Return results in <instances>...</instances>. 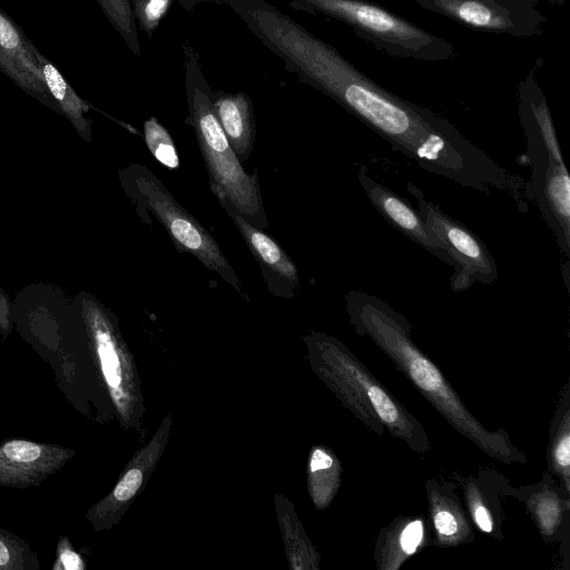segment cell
Returning a JSON list of instances; mask_svg holds the SVG:
<instances>
[{
  "instance_id": "4fadbf2b",
  "label": "cell",
  "mask_w": 570,
  "mask_h": 570,
  "mask_svg": "<svg viewBox=\"0 0 570 570\" xmlns=\"http://www.w3.org/2000/svg\"><path fill=\"white\" fill-rule=\"evenodd\" d=\"M358 180L371 203L392 226L453 266V261L449 256L444 244L419 212H415L396 194L371 179L363 169L358 174Z\"/></svg>"
},
{
  "instance_id": "44dd1931",
  "label": "cell",
  "mask_w": 570,
  "mask_h": 570,
  "mask_svg": "<svg viewBox=\"0 0 570 570\" xmlns=\"http://www.w3.org/2000/svg\"><path fill=\"white\" fill-rule=\"evenodd\" d=\"M33 52L43 76L46 87L55 102L76 122L82 124L83 101L77 96L72 87L51 60L41 53L37 47H35Z\"/></svg>"
},
{
  "instance_id": "5b68a950",
  "label": "cell",
  "mask_w": 570,
  "mask_h": 570,
  "mask_svg": "<svg viewBox=\"0 0 570 570\" xmlns=\"http://www.w3.org/2000/svg\"><path fill=\"white\" fill-rule=\"evenodd\" d=\"M125 185L142 222L153 215L180 253L193 255L207 269L217 274L243 298L242 283L208 230L171 195L161 180L145 165L132 164L124 173Z\"/></svg>"
},
{
  "instance_id": "277c9868",
  "label": "cell",
  "mask_w": 570,
  "mask_h": 570,
  "mask_svg": "<svg viewBox=\"0 0 570 570\" xmlns=\"http://www.w3.org/2000/svg\"><path fill=\"white\" fill-rule=\"evenodd\" d=\"M184 55L189 122L208 173L210 189L219 203H229L245 219L265 229L268 222L257 173L248 174L230 147L215 115L199 57L187 41Z\"/></svg>"
},
{
  "instance_id": "ffe728a7",
  "label": "cell",
  "mask_w": 570,
  "mask_h": 570,
  "mask_svg": "<svg viewBox=\"0 0 570 570\" xmlns=\"http://www.w3.org/2000/svg\"><path fill=\"white\" fill-rule=\"evenodd\" d=\"M548 463L552 473L560 480L562 492H570V405L569 392L564 393L559 410L551 424L548 449Z\"/></svg>"
},
{
  "instance_id": "6da1fadb",
  "label": "cell",
  "mask_w": 570,
  "mask_h": 570,
  "mask_svg": "<svg viewBox=\"0 0 570 570\" xmlns=\"http://www.w3.org/2000/svg\"><path fill=\"white\" fill-rule=\"evenodd\" d=\"M295 68L426 170L476 188L509 185L501 169L456 130L376 89L322 40L299 51Z\"/></svg>"
},
{
  "instance_id": "5bb4252c",
  "label": "cell",
  "mask_w": 570,
  "mask_h": 570,
  "mask_svg": "<svg viewBox=\"0 0 570 570\" xmlns=\"http://www.w3.org/2000/svg\"><path fill=\"white\" fill-rule=\"evenodd\" d=\"M429 514L434 529V544L454 547L471 542L473 528L450 482L425 483Z\"/></svg>"
},
{
  "instance_id": "e0dca14e",
  "label": "cell",
  "mask_w": 570,
  "mask_h": 570,
  "mask_svg": "<svg viewBox=\"0 0 570 570\" xmlns=\"http://www.w3.org/2000/svg\"><path fill=\"white\" fill-rule=\"evenodd\" d=\"M275 507L291 568L294 570L318 569V553L306 535L292 503L276 495Z\"/></svg>"
},
{
  "instance_id": "ac0fdd59",
  "label": "cell",
  "mask_w": 570,
  "mask_h": 570,
  "mask_svg": "<svg viewBox=\"0 0 570 570\" xmlns=\"http://www.w3.org/2000/svg\"><path fill=\"white\" fill-rule=\"evenodd\" d=\"M341 474L336 455L324 445H315L308 459L307 481L311 499L317 510L326 509L335 498Z\"/></svg>"
},
{
  "instance_id": "52a82bcc",
  "label": "cell",
  "mask_w": 570,
  "mask_h": 570,
  "mask_svg": "<svg viewBox=\"0 0 570 570\" xmlns=\"http://www.w3.org/2000/svg\"><path fill=\"white\" fill-rule=\"evenodd\" d=\"M407 188L417 199L419 214L444 244L453 261V289H465L474 282L491 284L497 281L495 262L481 240L469 228L426 200L421 190L413 185H407Z\"/></svg>"
},
{
  "instance_id": "d6986e66",
  "label": "cell",
  "mask_w": 570,
  "mask_h": 570,
  "mask_svg": "<svg viewBox=\"0 0 570 570\" xmlns=\"http://www.w3.org/2000/svg\"><path fill=\"white\" fill-rule=\"evenodd\" d=\"M562 493L552 481L542 480L525 500L535 524L548 540L559 534L563 514L569 509L568 497L562 498Z\"/></svg>"
},
{
  "instance_id": "2e32d148",
  "label": "cell",
  "mask_w": 570,
  "mask_h": 570,
  "mask_svg": "<svg viewBox=\"0 0 570 570\" xmlns=\"http://www.w3.org/2000/svg\"><path fill=\"white\" fill-rule=\"evenodd\" d=\"M425 522L421 518L396 519L380 534L375 559L383 570H396L425 542Z\"/></svg>"
},
{
  "instance_id": "7c38bea8",
  "label": "cell",
  "mask_w": 570,
  "mask_h": 570,
  "mask_svg": "<svg viewBox=\"0 0 570 570\" xmlns=\"http://www.w3.org/2000/svg\"><path fill=\"white\" fill-rule=\"evenodd\" d=\"M351 24L363 28L375 36L407 46L428 40L426 35L386 11L356 0H292Z\"/></svg>"
},
{
  "instance_id": "83f0119b",
  "label": "cell",
  "mask_w": 570,
  "mask_h": 570,
  "mask_svg": "<svg viewBox=\"0 0 570 570\" xmlns=\"http://www.w3.org/2000/svg\"><path fill=\"white\" fill-rule=\"evenodd\" d=\"M56 552L52 570H83L86 568L81 556L75 550L67 535L59 537Z\"/></svg>"
},
{
  "instance_id": "9a60e30c",
  "label": "cell",
  "mask_w": 570,
  "mask_h": 570,
  "mask_svg": "<svg viewBox=\"0 0 570 570\" xmlns=\"http://www.w3.org/2000/svg\"><path fill=\"white\" fill-rule=\"evenodd\" d=\"M210 100L215 115L240 163H246L252 154L256 124L253 105L245 92L229 94L213 91Z\"/></svg>"
},
{
  "instance_id": "484cf974",
  "label": "cell",
  "mask_w": 570,
  "mask_h": 570,
  "mask_svg": "<svg viewBox=\"0 0 570 570\" xmlns=\"http://www.w3.org/2000/svg\"><path fill=\"white\" fill-rule=\"evenodd\" d=\"M139 27L150 38L167 13L173 0H131Z\"/></svg>"
},
{
  "instance_id": "30bf717a",
  "label": "cell",
  "mask_w": 570,
  "mask_h": 570,
  "mask_svg": "<svg viewBox=\"0 0 570 570\" xmlns=\"http://www.w3.org/2000/svg\"><path fill=\"white\" fill-rule=\"evenodd\" d=\"M234 222L247 248L258 263L268 291L277 297L293 298L299 287L298 271L279 244L256 227L227 202L219 203Z\"/></svg>"
},
{
  "instance_id": "8fae6325",
  "label": "cell",
  "mask_w": 570,
  "mask_h": 570,
  "mask_svg": "<svg viewBox=\"0 0 570 570\" xmlns=\"http://www.w3.org/2000/svg\"><path fill=\"white\" fill-rule=\"evenodd\" d=\"M35 47L20 26L0 8V72L27 94L48 102L52 97L35 56Z\"/></svg>"
},
{
  "instance_id": "7402d4cb",
  "label": "cell",
  "mask_w": 570,
  "mask_h": 570,
  "mask_svg": "<svg viewBox=\"0 0 570 570\" xmlns=\"http://www.w3.org/2000/svg\"><path fill=\"white\" fill-rule=\"evenodd\" d=\"M464 500L473 523L484 533L498 537L500 532L499 503L490 501V497L482 490V483L474 478L461 481Z\"/></svg>"
},
{
  "instance_id": "603a6c76",
  "label": "cell",
  "mask_w": 570,
  "mask_h": 570,
  "mask_svg": "<svg viewBox=\"0 0 570 570\" xmlns=\"http://www.w3.org/2000/svg\"><path fill=\"white\" fill-rule=\"evenodd\" d=\"M40 562L29 542L0 528V570H39Z\"/></svg>"
},
{
  "instance_id": "7a4b0ae2",
  "label": "cell",
  "mask_w": 570,
  "mask_h": 570,
  "mask_svg": "<svg viewBox=\"0 0 570 570\" xmlns=\"http://www.w3.org/2000/svg\"><path fill=\"white\" fill-rule=\"evenodd\" d=\"M345 299L355 331L367 336L456 432L502 463L527 461L503 430L490 431L465 407L438 365L412 341L410 325L402 315L365 293L351 292Z\"/></svg>"
},
{
  "instance_id": "d4e9b609",
  "label": "cell",
  "mask_w": 570,
  "mask_h": 570,
  "mask_svg": "<svg viewBox=\"0 0 570 570\" xmlns=\"http://www.w3.org/2000/svg\"><path fill=\"white\" fill-rule=\"evenodd\" d=\"M145 142L153 156L165 167L176 169L179 157L174 140L168 130L155 118L144 122Z\"/></svg>"
},
{
  "instance_id": "cb8c5ba5",
  "label": "cell",
  "mask_w": 570,
  "mask_h": 570,
  "mask_svg": "<svg viewBox=\"0 0 570 570\" xmlns=\"http://www.w3.org/2000/svg\"><path fill=\"white\" fill-rule=\"evenodd\" d=\"M97 2L128 48L135 55H140L136 18L130 0H97Z\"/></svg>"
},
{
  "instance_id": "ba28073f",
  "label": "cell",
  "mask_w": 570,
  "mask_h": 570,
  "mask_svg": "<svg viewBox=\"0 0 570 570\" xmlns=\"http://www.w3.org/2000/svg\"><path fill=\"white\" fill-rule=\"evenodd\" d=\"M171 422V413H169L148 443L140 448L127 463L112 490L88 509L85 519L96 532L117 525L139 494L163 455Z\"/></svg>"
},
{
  "instance_id": "4316f807",
  "label": "cell",
  "mask_w": 570,
  "mask_h": 570,
  "mask_svg": "<svg viewBox=\"0 0 570 570\" xmlns=\"http://www.w3.org/2000/svg\"><path fill=\"white\" fill-rule=\"evenodd\" d=\"M453 12L464 22L475 27H497L501 22L490 8L478 1H461L454 6Z\"/></svg>"
},
{
  "instance_id": "3957f363",
  "label": "cell",
  "mask_w": 570,
  "mask_h": 570,
  "mask_svg": "<svg viewBox=\"0 0 570 570\" xmlns=\"http://www.w3.org/2000/svg\"><path fill=\"white\" fill-rule=\"evenodd\" d=\"M304 342L313 371L367 429L379 435L387 430L416 453L431 450L419 420L342 342L318 332L309 333Z\"/></svg>"
},
{
  "instance_id": "9c48e42d",
  "label": "cell",
  "mask_w": 570,
  "mask_h": 570,
  "mask_svg": "<svg viewBox=\"0 0 570 570\" xmlns=\"http://www.w3.org/2000/svg\"><path fill=\"white\" fill-rule=\"evenodd\" d=\"M75 456L60 444L7 439L0 443V485L27 489L41 484Z\"/></svg>"
},
{
  "instance_id": "8992f818",
  "label": "cell",
  "mask_w": 570,
  "mask_h": 570,
  "mask_svg": "<svg viewBox=\"0 0 570 570\" xmlns=\"http://www.w3.org/2000/svg\"><path fill=\"white\" fill-rule=\"evenodd\" d=\"M90 346L116 414L125 429L136 425L142 402L129 351L109 315L89 305L86 313Z\"/></svg>"
}]
</instances>
